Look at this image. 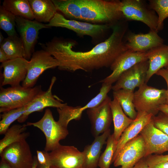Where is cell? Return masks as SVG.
<instances>
[{"label": "cell", "instance_id": "cell-1", "mask_svg": "<svg viewBox=\"0 0 168 168\" xmlns=\"http://www.w3.org/2000/svg\"><path fill=\"white\" fill-rule=\"evenodd\" d=\"M123 21L114 25L110 36L86 52L73 50L72 42L54 39L42 46L58 61V69L73 72L78 70L91 71L110 67L115 60L128 49L124 41L127 30Z\"/></svg>", "mask_w": 168, "mask_h": 168}, {"label": "cell", "instance_id": "cell-2", "mask_svg": "<svg viewBox=\"0 0 168 168\" xmlns=\"http://www.w3.org/2000/svg\"><path fill=\"white\" fill-rule=\"evenodd\" d=\"M82 20L113 25L124 19L119 0H79Z\"/></svg>", "mask_w": 168, "mask_h": 168}, {"label": "cell", "instance_id": "cell-3", "mask_svg": "<svg viewBox=\"0 0 168 168\" xmlns=\"http://www.w3.org/2000/svg\"><path fill=\"white\" fill-rule=\"evenodd\" d=\"M43 91L41 86L27 88L20 85L3 88L0 91V112L26 106Z\"/></svg>", "mask_w": 168, "mask_h": 168}, {"label": "cell", "instance_id": "cell-4", "mask_svg": "<svg viewBox=\"0 0 168 168\" xmlns=\"http://www.w3.org/2000/svg\"><path fill=\"white\" fill-rule=\"evenodd\" d=\"M166 90L159 89L145 83L134 92L133 103L137 112H145L156 115L158 108L166 104Z\"/></svg>", "mask_w": 168, "mask_h": 168}, {"label": "cell", "instance_id": "cell-5", "mask_svg": "<svg viewBox=\"0 0 168 168\" xmlns=\"http://www.w3.org/2000/svg\"><path fill=\"white\" fill-rule=\"evenodd\" d=\"M27 126H33L41 130L46 138L44 151L50 152L57 148L60 144V140L64 139L69 134L67 128L61 125L56 121L52 112L49 109L45 110L44 115L38 121L35 122H28Z\"/></svg>", "mask_w": 168, "mask_h": 168}, {"label": "cell", "instance_id": "cell-6", "mask_svg": "<svg viewBox=\"0 0 168 168\" xmlns=\"http://www.w3.org/2000/svg\"><path fill=\"white\" fill-rule=\"evenodd\" d=\"M121 11L124 19L141 22L151 30L158 32V17L156 12L145 1L123 0L121 1Z\"/></svg>", "mask_w": 168, "mask_h": 168}, {"label": "cell", "instance_id": "cell-7", "mask_svg": "<svg viewBox=\"0 0 168 168\" xmlns=\"http://www.w3.org/2000/svg\"><path fill=\"white\" fill-rule=\"evenodd\" d=\"M48 27H61L72 30L79 36L88 35L93 39L102 36L113 25L95 24L75 20L68 19L62 15L56 13L49 22Z\"/></svg>", "mask_w": 168, "mask_h": 168}, {"label": "cell", "instance_id": "cell-8", "mask_svg": "<svg viewBox=\"0 0 168 168\" xmlns=\"http://www.w3.org/2000/svg\"><path fill=\"white\" fill-rule=\"evenodd\" d=\"M58 66L57 60L47 51L43 49L34 52L29 61L27 75L22 86L27 88L34 87L44 71Z\"/></svg>", "mask_w": 168, "mask_h": 168}, {"label": "cell", "instance_id": "cell-9", "mask_svg": "<svg viewBox=\"0 0 168 168\" xmlns=\"http://www.w3.org/2000/svg\"><path fill=\"white\" fill-rule=\"evenodd\" d=\"M48 155L50 168H84L82 152L74 146L60 144Z\"/></svg>", "mask_w": 168, "mask_h": 168}, {"label": "cell", "instance_id": "cell-10", "mask_svg": "<svg viewBox=\"0 0 168 168\" xmlns=\"http://www.w3.org/2000/svg\"><path fill=\"white\" fill-rule=\"evenodd\" d=\"M1 159L12 168H32L34 158L26 140L13 143L1 152Z\"/></svg>", "mask_w": 168, "mask_h": 168}, {"label": "cell", "instance_id": "cell-11", "mask_svg": "<svg viewBox=\"0 0 168 168\" xmlns=\"http://www.w3.org/2000/svg\"><path fill=\"white\" fill-rule=\"evenodd\" d=\"M144 141L140 134L127 142L121 148L113 161L115 167L132 168L140 160L146 157Z\"/></svg>", "mask_w": 168, "mask_h": 168}, {"label": "cell", "instance_id": "cell-12", "mask_svg": "<svg viewBox=\"0 0 168 168\" xmlns=\"http://www.w3.org/2000/svg\"><path fill=\"white\" fill-rule=\"evenodd\" d=\"M16 27L25 50L24 58L30 59L34 52V48L38 38L39 31L48 28L46 24L36 21L27 19L16 16Z\"/></svg>", "mask_w": 168, "mask_h": 168}, {"label": "cell", "instance_id": "cell-13", "mask_svg": "<svg viewBox=\"0 0 168 168\" xmlns=\"http://www.w3.org/2000/svg\"><path fill=\"white\" fill-rule=\"evenodd\" d=\"M112 85L102 83L99 92L83 106L72 107L66 105L62 108H57L59 115L57 121L63 126L67 128L71 121L80 119L84 111L96 106L108 96V93L112 89Z\"/></svg>", "mask_w": 168, "mask_h": 168}, {"label": "cell", "instance_id": "cell-14", "mask_svg": "<svg viewBox=\"0 0 168 168\" xmlns=\"http://www.w3.org/2000/svg\"><path fill=\"white\" fill-rule=\"evenodd\" d=\"M111 100L108 96L98 105L86 110L91 124V133L95 138L110 129L112 121Z\"/></svg>", "mask_w": 168, "mask_h": 168}, {"label": "cell", "instance_id": "cell-15", "mask_svg": "<svg viewBox=\"0 0 168 168\" xmlns=\"http://www.w3.org/2000/svg\"><path fill=\"white\" fill-rule=\"evenodd\" d=\"M147 60L146 52H135L127 50L120 54L111 65V73L100 82L112 85L124 72L138 63Z\"/></svg>", "mask_w": 168, "mask_h": 168}, {"label": "cell", "instance_id": "cell-16", "mask_svg": "<svg viewBox=\"0 0 168 168\" xmlns=\"http://www.w3.org/2000/svg\"><path fill=\"white\" fill-rule=\"evenodd\" d=\"M149 67L148 60L135 64L124 72L112 86L113 91L120 89L134 91L146 83Z\"/></svg>", "mask_w": 168, "mask_h": 168}, {"label": "cell", "instance_id": "cell-17", "mask_svg": "<svg viewBox=\"0 0 168 168\" xmlns=\"http://www.w3.org/2000/svg\"><path fill=\"white\" fill-rule=\"evenodd\" d=\"M56 80V77L53 76L47 90L43 91L26 106L25 113L17 120L19 123L25 122L29 115L33 112L42 111L48 107L61 108L67 105L63 103L61 100L52 94V88Z\"/></svg>", "mask_w": 168, "mask_h": 168}, {"label": "cell", "instance_id": "cell-18", "mask_svg": "<svg viewBox=\"0 0 168 168\" xmlns=\"http://www.w3.org/2000/svg\"><path fill=\"white\" fill-rule=\"evenodd\" d=\"M140 134L145 142L146 157L153 153L160 155L168 151V136L154 126L152 119Z\"/></svg>", "mask_w": 168, "mask_h": 168}, {"label": "cell", "instance_id": "cell-19", "mask_svg": "<svg viewBox=\"0 0 168 168\" xmlns=\"http://www.w3.org/2000/svg\"><path fill=\"white\" fill-rule=\"evenodd\" d=\"M29 61L23 57L9 60L2 63V79L1 86L9 85L11 86L20 85L25 79L27 72Z\"/></svg>", "mask_w": 168, "mask_h": 168}, {"label": "cell", "instance_id": "cell-20", "mask_svg": "<svg viewBox=\"0 0 168 168\" xmlns=\"http://www.w3.org/2000/svg\"><path fill=\"white\" fill-rule=\"evenodd\" d=\"M125 45L128 50L135 52H146L163 44L164 40L156 31L136 34L128 32L126 35Z\"/></svg>", "mask_w": 168, "mask_h": 168}, {"label": "cell", "instance_id": "cell-21", "mask_svg": "<svg viewBox=\"0 0 168 168\" xmlns=\"http://www.w3.org/2000/svg\"><path fill=\"white\" fill-rule=\"evenodd\" d=\"M153 116L152 114L145 112H137L136 118L124 131L118 141L112 163L121 148L140 134L144 127L151 121Z\"/></svg>", "mask_w": 168, "mask_h": 168}, {"label": "cell", "instance_id": "cell-22", "mask_svg": "<svg viewBox=\"0 0 168 168\" xmlns=\"http://www.w3.org/2000/svg\"><path fill=\"white\" fill-rule=\"evenodd\" d=\"M149 63L146 83L160 69L168 67V45L164 44L146 52Z\"/></svg>", "mask_w": 168, "mask_h": 168}, {"label": "cell", "instance_id": "cell-23", "mask_svg": "<svg viewBox=\"0 0 168 168\" xmlns=\"http://www.w3.org/2000/svg\"><path fill=\"white\" fill-rule=\"evenodd\" d=\"M110 134V129L95 138L91 145L84 147L82 152L84 157V168H97L103 145Z\"/></svg>", "mask_w": 168, "mask_h": 168}, {"label": "cell", "instance_id": "cell-24", "mask_svg": "<svg viewBox=\"0 0 168 168\" xmlns=\"http://www.w3.org/2000/svg\"><path fill=\"white\" fill-rule=\"evenodd\" d=\"M35 19L42 23L49 22L57 12L52 0H29Z\"/></svg>", "mask_w": 168, "mask_h": 168}, {"label": "cell", "instance_id": "cell-25", "mask_svg": "<svg viewBox=\"0 0 168 168\" xmlns=\"http://www.w3.org/2000/svg\"><path fill=\"white\" fill-rule=\"evenodd\" d=\"M110 105L114 125L113 134L115 139L118 141L124 131L133 120L125 114L115 98H114L113 100H111Z\"/></svg>", "mask_w": 168, "mask_h": 168}, {"label": "cell", "instance_id": "cell-26", "mask_svg": "<svg viewBox=\"0 0 168 168\" xmlns=\"http://www.w3.org/2000/svg\"><path fill=\"white\" fill-rule=\"evenodd\" d=\"M1 48L5 53L9 60L17 58H24L25 49L22 41L17 35L8 36L0 44Z\"/></svg>", "mask_w": 168, "mask_h": 168}, {"label": "cell", "instance_id": "cell-27", "mask_svg": "<svg viewBox=\"0 0 168 168\" xmlns=\"http://www.w3.org/2000/svg\"><path fill=\"white\" fill-rule=\"evenodd\" d=\"M27 127L26 124H16L9 128L3 138L0 140V152L13 143L26 140L30 134L29 132H25Z\"/></svg>", "mask_w": 168, "mask_h": 168}, {"label": "cell", "instance_id": "cell-28", "mask_svg": "<svg viewBox=\"0 0 168 168\" xmlns=\"http://www.w3.org/2000/svg\"><path fill=\"white\" fill-rule=\"evenodd\" d=\"M114 98L118 101L125 114L132 119H134L137 115L133 103V91L120 89L113 91Z\"/></svg>", "mask_w": 168, "mask_h": 168}, {"label": "cell", "instance_id": "cell-29", "mask_svg": "<svg viewBox=\"0 0 168 168\" xmlns=\"http://www.w3.org/2000/svg\"><path fill=\"white\" fill-rule=\"evenodd\" d=\"M3 7L16 16L33 20L34 17L27 0H4Z\"/></svg>", "mask_w": 168, "mask_h": 168}, {"label": "cell", "instance_id": "cell-30", "mask_svg": "<svg viewBox=\"0 0 168 168\" xmlns=\"http://www.w3.org/2000/svg\"><path fill=\"white\" fill-rule=\"evenodd\" d=\"M57 11L70 20H82L79 0H52Z\"/></svg>", "mask_w": 168, "mask_h": 168}, {"label": "cell", "instance_id": "cell-31", "mask_svg": "<svg viewBox=\"0 0 168 168\" xmlns=\"http://www.w3.org/2000/svg\"><path fill=\"white\" fill-rule=\"evenodd\" d=\"M118 142L114 138L113 133L108 137L106 147L99 159L98 166L100 168H110L116 150Z\"/></svg>", "mask_w": 168, "mask_h": 168}, {"label": "cell", "instance_id": "cell-32", "mask_svg": "<svg viewBox=\"0 0 168 168\" xmlns=\"http://www.w3.org/2000/svg\"><path fill=\"white\" fill-rule=\"evenodd\" d=\"M16 16L6 9L2 5L0 7V28L8 36L17 35L15 30Z\"/></svg>", "mask_w": 168, "mask_h": 168}, {"label": "cell", "instance_id": "cell-33", "mask_svg": "<svg viewBox=\"0 0 168 168\" xmlns=\"http://www.w3.org/2000/svg\"><path fill=\"white\" fill-rule=\"evenodd\" d=\"M26 106L2 113L1 115L0 134H4L11 124L17 120L25 112Z\"/></svg>", "mask_w": 168, "mask_h": 168}, {"label": "cell", "instance_id": "cell-34", "mask_svg": "<svg viewBox=\"0 0 168 168\" xmlns=\"http://www.w3.org/2000/svg\"><path fill=\"white\" fill-rule=\"evenodd\" d=\"M149 4L158 16V32L162 29L164 20L168 18V0H150L149 1Z\"/></svg>", "mask_w": 168, "mask_h": 168}, {"label": "cell", "instance_id": "cell-35", "mask_svg": "<svg viewBox=\"0 0 168 168\" xmlns=\"http://www.w3.org/2000/svg\"><path fill=\"white\" fill-rule=\"evenodd\" d=\"M154 126L168 136V114L159 112L152 117Z\"/></svg>", "mask_w": 168, "mask_h": 168}, {"label": "cell", "instance_id": "cell-36", "mask_svg": "<svg viewBox=\"0 0 168 168\" xmlns=\"http://www.w3.org/2000/svg\"><path fill=\"white\" fill-rule=\"evenodd\" d=\"M145 158L146 162L149 166L162 162H168V154L165 155H150Z\"/></svg>", "mask_w": 168, "mask_h": 168}, {"label": "cell", "instance_id": "cell-37", "mask_svg": "<svg viewBox=\"0 0 168 168\" xmlns=\"http://www.w3.org/2000/svg\"><path fill=\"white\" fill-rule=\"evenodd\" d=\"M48 152L45 151H36L38 163L41 165H49Z\"/></svg>", "mask_w": 168, "mask_h": 168}, {"label": "cell", "instance_id": "cell-38", "mask_svg": "<svg viewBox=\"0 0 168 168\" xmlns=\"http://www.w3.org/2000/svg\"><path fill=\"white\" fill-rule=\"evenodd\" d=\"M156 74L162 77L166 82L167 86V89L166 90V104H168V67L160 69L156 73Z\"/></svg>", "mask_w": 168, "mask_h": 168}, {"label": "cell", "instance_id": "cell-39", "mask_svg": "<svg viewBox=\"0 0 168 168\" xmlns=\"http://www.w3.org/2000/svg\"><path fill=\"white\" fill-rule=\"evenodd\" d=\"M132 168H150L146 162L145 157L140 160Z\"/></svg>", "mask_w": 168, "mask_h": 168}, {"label": "cell", "instance_id": "cell-40", "mask_svg": "<svg viewBox=\"0 0 168 168\" xmlns=\"http://www.w3.org/2000/svg\"><path fill=\"white\" fill-rule=\"evenodd\" d=\"M150 168H168V162L160 163L149 166Z\"/></svg>", "mask_w": 168, "mask_h": 168}, {"label": "cell", "instance_id": "cell-41", "mask_svg": "<svg viewBox=\"0 0 168 168\" xmlns=\"http://www.w3.org/2000/svg\"><path fill=\"white\" fill-rule=\"evenodd\" d=\"M9 60L4 52L0 48V62L2 63Z\"/></svg>", "mask_w": 168, "mask_h": 168}, {"label": "cell", "instance_id": "cell-42", "mask_svg": "<svg viewBox=\"0 0 168 168\" xmlns=\"http://www.w3.org/2000/svg\"><path fill=\"white\" fill-rule=\"evenodd\" d=\"M159 112L168 114V104H165L161 105L158 108Z\"/></svg>", "mask_w": 168, "mask_h": 168}, {"label": "cell", "instance_id": "cell-43", "mask_svg": "<svg viewBox=\"0 0 168 168\" xmlns=\"http://www.w3.org/2000/svg\"><path fill=\"white\" fill-rule=\"evenodd\" d=\"M0 168H12L9 164L2 160L0 162Z\"/></svg>", "mask_w": 168, "mask_h": 168}, {"label": "cell", "instance_id": "cell-44", "mask_svg": "<svg viewBox=\"0 0 168 168\" xmlns=\"http://www.w3.org/2000/svg\"><path fill=\"white\" fill-rule=\"evenodd\" d=\"M34 161L32 168H37L38 164V160L37 157L35 156L34 157Z\"/></svg>", "mask_w": 168, "mask_h": 168}, {"label": "cell", "instance_id": "cell-45", "mask_svg": "<svg viewBox=\"0 0 168 168\" xmlns=\"http://www.w3.org/2000/svg\"><path fill=\"white\" fill-rule=\"evenodd\" d=\"M37 168H50L49 165H41L38 164Z\"/></svg>", "mask_w": 168, "mask_h": 168}, {"label": "cell", "instance_id": "cell-46", "mask_svg": "<svg viewBox=\"0 0 168 168\" xmlns=\"http://www.w3.org/2000/svg\"><path fill=\"white\" fill-rule=\"evenodd\" d=\"M5 38L2 35V33L1 32H0V44L2 43L4 40Z\"/></svg>", "mask_w": 168, "mask_h": 168}]
</instances>
